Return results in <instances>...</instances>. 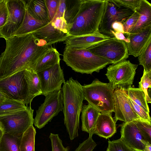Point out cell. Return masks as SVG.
Instances as JSON below:
<instances>
[{"instance_id":"cell-45","label":"cell","mask_w":151,"mask_h":151,"mask_svg":"<svg viewBox=\"0 0 151 151\" xmlns=\"http://www.w3.org/2000/svg\"><path fill=\"white\" fill-rule=\"evenodd\" d=\"M111 33L113 35L114 37L117 39L122 40L126 43L129 42V41L128 39L122 33L119 32H114L112 30L111 31Z\"/></svg>"},{"instance_id":"cell-2","label":"cell","mask_w":151,"mask_h":151,"mask_svg":"<svg viewBox=\"0 0 151 151\" xmlns=\"http://www.w3.org/2000/svg\"><path fill=\"white\" fill-rule=\"evenodd\" d=\"M82 86L71 77L64 82L61 88L64 123L71 140L78 136L79 117L84 100Z\"/></svg>"},{"instance_id":"cell-25","label":"cell","mask_w":151,"mask_h":151,"mask_svg":"<svg viewBox=\"0 0 151 151\" xmlns=\"http://www.w3.org/2000/svg\"><path fill=\"white\" fill-rule=\"evenodd\" d=\"M48 23L38 20L33 18L29 14L26 8L23 21L20 26L12 36L22 35L32 33Z\"/></svg>"},{"instance_id":"cell-17","label":"cell","mask_w":151,"mask_h":151,"mask_svg":"<svg viewBox=\"0 0 151 151\" xmlns=\"http://www.w3.org/2000/svg\"><path fill=\"white\" fill-rule=\"evenodd\" d=\"M116 122L112 118L111 113H100L93 131L100 137L109 139L116 132Z\"/></svg>"},{"instance_id":"cell-26","label":"cell","mask_w":151,"mask_h":151,"mask_svg":"<svg viewBox=\"0 0 151 151\" xmlns=\"http://www.w3.org/2000/svg\"><path fill=\"white\" fill-rule=\"evenodd\" d=\"M36 134L33 125H31L22 136L19 145V151H35V138Z\"/></svg>"},{"instance_id":"cell-4","label":"cell","mask_w":151,"mask_h":151,"mask_svg":"<svg viewBox=\"0 0 151 151\" xmlns=\"http://www.w3.org/2000/svg\"><path fill=\"white\" fill-rule=\"evenodd\" d=\"M63 60L76 72L91 74L97 73L106 65L112 64L110 61L93 54L86 49H75L65 48Z\"/></svg>"},{"instance_id":"cell-33","label":"cell","mask_w":151,"mask_h":151,"mask_svg":"<svg viewBox=\"0 0 151 151\" xmlns=\"http://www.w3.org/2000/svg\"><path fill=\"white\" fill-rule=\"evenodd\" d=\"M106 151H137L129 147L120 138L108 141Z\"/></svg>"},{"instance_id":"cell-50","label":"cell","mask_w":151,"mask_h":151,"mask_svg":"<svg viewBox=\"0 0 151 151\" xmlns=\"http://www.w3.org/2000/svg\"><path fill=\"white\" fill-rule=\"evenodd\" d=\"M2 101H0V103H1Z\"/></svg>"},{"instance_id":"cell-28","label":"cell","mask_w":151,"mask_h":151,"mask_svg":"<svg viewBox=\"0 0 151 151\" xmlns=\"http://www.w3.org/2000/svg\"><path fill=\"white\" fill-rule=\"evenodd\" d=\"M81 0H66V8L64 18L68 29L78 14L80 8Z\"/></svg>"},{"instance_id":"cell-39","label":"cell","mask_w":151,"mask_h":151,"mask_svg":"<svg viewBox=\"0 0 151 151\" xmlns=\"http://www.w3.org/2000/svg\"><path fill=\"white\" fill-rule=\"evenodd\" d=\"M138 13L136 11L123 24L124 31L127 34L131 31L137 23L139 17Z\"/></svg>"},{"instance_id":"cell-36","label":"cell","mask_w":151,"mask_h":151,"mask_svg":"<svg viewBox=\"0 0 151 151\" xmlns=\"http://www.w3.org/2000/svg\"><path fill=\"white\" fill-rule=\"evenodd\" d=\"M49 138L51 143L52 151H69L70 150L69 146L65 147L63 146L62 141L58 134L51 133Z\"/></svg>"},{"instance_id":"cell-5","label":"cell","mask_w":151,"mask_h":151,"mask_svg":"<svg viewBox=\"0 0 151 151\" xmlns=\"http://www.w3.org/2000/svg\"><path fill=\"white\" fill-rule=\"evenodd\" d=\"M84 100L100 113L114 112V90L109 83L96 79L88 84L82 86Z\"/></svg>"},{"instance_id":"cell-18","label":"cell","mask_w":151,"mask_h":151,"mask_svg":"<svg viewBox=\"0 0 151 151\" xmlns=\"http://www.w3.org/2000/svg\"><path fill=\"white\" fill-rule=\"evenodd\" d=\"M127 37L129 42L127 43L129 55L138 57L147 42L151 37V25L135 34H127Z\"/></svg>"},{"instance_id":"cell-15","label":"cell","mask_w":151,"mask_h":151,"mask_svg":"<svg viewBox=\"0 0 151 151\" xmlns=\"http://www.w3.org/2000/svg\"><path fill=\"white\" fill-rule=\"evenodd\" d=\"M121 139L131 148L144 151L147 142L133 122L123 123L121 125Z\"/></svg>"},{"instance_id":"cell-34","label":"cell","mask_w":151,"mask_h":151,"mask_svg":"<svg viewBox=\"0 0 151 151\" xmlns=\"http://www.w3.org/2000/svg\"><path fill=\"white\" fill-rule=\"evenodd\" d=\"M133 122L146 140L151 143V124L139 120H134Z\"/></svg>"},{"instance_id":"cell-23","label":"cell","mask_w":151,"mask_h":151,"mask_svg":"<svg viewBox=\"0 0 151 151\" xmlns=\"http://www.w3.org/2000/svg\"><path fill=\"white\" fill-rule=\"evenodd\" d=\"M60 55L56 48L50 47L30 69L37 73L60 63Z\"/></svg>"},{"instance_id":"cell-30","label":"cell","mask_w":151,"mask_h":151,"mask_svg":"<svg viewBox=\"0 0 151 151\" xmlns=\"http://www.w3.org/2000/svg\"><path fill=\"white\" fill-rule=\"evenodd\" d=\"M21 138L4 133L0 142V151H19Z\"/></svg>"},{"instance_id":"cell-51","label":"cell","mask_w":151,"mask_h":151,"mask_svg":"<svg viewBox=\"0 0 151 151\" xmlns=\"http://www.w3.org/2000/svg\"><path fill=\"white\" fill-rule=\"evenodd\" d=\"M0 38H1V37H0Z\"/></svg>"},{"instance_id":"cell-49","label":"cell","mask_w":151,"mask_h":151,"mask_svg":"<svg viewBox=\"0 0 151 151\" xmlns=\"http://www.w3.org/2000/svg\"><path fill=\"white\" fill-rule=\"evenodd\" d=\"M0 128L1 129V126H0Z\"/></svg>"},{"instance_id":"cell-27","label":"cell","mask_w":151,"mask_h":151,"mask_svg":"<svg viewBox=\"0 0 151 151\" xmlns=\"http://www.w3.org/2000/svg\"><path fill=\"white\" fill-rule=\"evenodd\" d=\"M127 91L129 97L131 100L145 110L150 112L145 94L141 88L131 86L127 89Z\"/></svg>"},{"instance_id":"cell-3","label":"cell","mask_w":151,"mask_h":151,"mask_svg":"<svg viewBox=\"0 0 151 151\" xmlns=\"http://www.w3.org/2000/svg\"><path fill=\"white\" fill-rule=\"evenodd\" d=\"M107 0H81L78 12L69 30L68 37L93 35L99 32Z\"/></svg>"},{"instance_id":"cell-38","label":"cell","mask_w":151,"mask_h":151,"mask_svg":"<svg viewBox=\"0 0 151 151\" xmlns=\"http://www.w3.org/2000/svg\"><path fill=\"white\" fill-rule=\"evenodd\" d=\"M93 135L92 134H89L88 137L82 143H80L74 151H92L97 145L92 139Z\"/></svg>"},{"instance_id":"cell-14","label":"cell","mask_w":151,"mask_h":151,"mask_svg":"<svg viewBox=\"0 0 151 151\" xmlns=\"http://www.w3.org/2000/svg\"><path fill=\"white\" fill-rule=\"evenodd\" d=\"M41 85L42 94H47L61 89L65 81L63 70L60 63L37 73Z\"/></svg>"},{"instance_id":"cell-44","label":"cell","mask_w":151,"mask_h":151,"mask_svg":"<svg viewBox=\"0 0 151 151\" xmlns=\"http://www.w3.org/2000/svg\"><path fill=\"white\" fill-rule=\"evenodd\" d=\"M111 28L114 32H119L126 34L124 31L123 23L118 22H114L111 25Z\"/></svg>"},{"instance_id":"cell-24","label":"cell","mask_w":151,"mask_h":151,"mask_svg":"<svg viewBox=\"0 0 151 151\" xmlns=\"http://www.w3.org/2000/svg\"><path fill=\"white\" fill-rule=\"evenodd\" d=\"M26 8L29 14L41 21L50 22L45 0H29L26 1Z\"/></svg>"},{"instance_id":"cell-11","label":"cell","mask_w":151,"mask_h":151,"mask_svg":"<svg viewBox=\"0 0 151 151\" xmlns=\"http://www.w3.org/2000/svg\"><path fill=\"white\" fill-rule=\"evenodd\" d=\"M24 70L0 78V92L9 99L24 102L27 89Z\"/></svg>"},{"instance_id":"cell-12","label":"cell","mask_w":151,"mask_h":151,"mask_svg":"<svg viewBox=\"0 0 151 151\" xmlns=\"http://www.w3.org/2000/svg\"><path fill=\"white\" fill-rule=\"evenodd\" d=\"M131 9L119 7L107 0L104 12L99 27V32L106 36L113 37L111 25L115 22L124 23L133 13Z\"/></svg>"},{"instance_id":"cell-6","label":"cell","mask_w":151,"mask_h":151,"mask_svg":"<svg viewBox=\"0 0 151 151\" xmlns=\"http://www.w3.org/2000/svg\"><path fill=\"white\" fill-rule=\"evenodd\" d=\"M33 110L31 104L24 109L0 116V125L4 133L21 138L24 132L33 125Z\"/></svg>"},{"instance_id":"cell-37","label":"cell","mask_w":151,"mask_h":151,"mask_svg":"<svg viewBox=\"0 0 151 151\" xmlns=\"http://www.w3.org/2000/svg\"><path fill=\"white\" fill-rule=\"evenodd\" d=\"M129 99L132 108L140 120L151 124V119L149 112L145 110L140 106L136 104L130 98Z\"/></svg>"},{"instance_id":"cell-35","label":"cell","mask_w":151,"mask_h":151,"mask_svg":"<svg viewBox=\"0 0 151 151\" xmlns=\"http://www.w3.org/2000/svg\"><path fill=\"white\" fill-rule=\"evenodd\" d=\"M116 6L129 9L135 12L139 6L141 0H108Z\"/></svg>"},{"instance_id":"cell-9","label":"cell","mask_w":151,"mask_h":151,"mask_svg":"<svg viewBox=\"0 0 151 151\" xmlns=\"http://www.w3.org/2000/svg\"><path fill=\"white\" fill-rule=\"evenodd\" d=\"M114 64L126 60L129 54L127 44L114 37L93 44L86 48Z\"/></svg>"},{"instance_id":"cell-48","label":"cell","mask_w":151,"mask_h":151,"mask_svg":"<svg viewBox=\"0 0 151 151\" xmlns=\"http://www.w3.org/2000/svg\"><path fill=\"white\" fill-rule=\"evenodd\" d=\"M4 134V132L3 130L0 128V142Z\"/></svg>"},{"instance_id":"cell-20","label":"cell","mask_w":151,"mask_h":151,"mask_svg":"<svg viewBox=\"0 0 151 151\" xmlns=\"http://www.w3.org/2000/svg\"><path fill=\"white\" fill-rule=\"evenodd\" d=\"M135 11L139 14L138 19L127 34L137 33L151 25V4L149 2L146 0H141L140 5Z\"/></svg>"},{"instance_id":"cell-10","label":"cell","mask_w":151,"mask_h":151,"mask_svg":"<svg viewBox=\"0 0 151 151\" xmlns=\"http://www.w3.org/2000/svg\"><path fill=\"white\" fill-rule=\"evenodd\" d=\"M8 16L6 23L0 29V36L5 40L12 36L21 25L26 9V1L6 0Z\"/></svg>"},{"instance_id":"cell-41","label":"cell","mask_w":151,"mask_h":151,"mask_svg":"<svg viewBox=\"0 0 151 151\" xmlns=\"http://www.w3.org/2000/svg\"><path fill=\"white\" fill-rule=\"evenodd\" d=\"M50 22L55 28L68 35V26L64 17L57 18Z\"/></svg>"},{"instance_id":"cell-46","label":"cell","mask_w":151,"mask_h":151,"mask_svg":"<svg viewBox=\"0 0 151 151\" xmlns=\"http://www.w3.org/2000/svg\"><path fill=\"white\" fill-rule=\"evenodd\" d=\"M144 151H151V143L147 142L145 145Z\"/></svg>"},{"instance_id":"cell-32","label":"cell","mask_w":151,"mask_h":151,"mask_svg":"<svg viewBox=\"0 0 151 151\" xmlns=\"http://www.w3.org/2000/svg\"><path fill=\"white\" fill-rule=\"evenodd\" d=\"M139 87L144 91L147 103H151L150 97L147 91L148 89L151 87V71L147 72L144 69L143 75L139 82Z\"/></svg>"},{"instance_id":"cell-29","label":"cell","mask_w":151,"mask_h":151,"mask_svg":"<svg viewBox=\"0 0 151 151\" xmlns=\"http://www.w3.org/2000/svg\"><path fill=\"white\" fill-rule=\"evenodd\" d=\"M26 106L23 102L6 99L0 103V116L23 109Z\"/></svg>"},{"instance_id":"cell-19","label":"cell","mask_w":151,"mask_h":151,"mask_svg":"<svg viewBox=\"0 0 151 151\" xmlns=\"http://www.w3.org/2000/svg\"><path fill=\"white\" fill-rule=\"evenodd\" d=\"M32 33L38 38L45 40L50 46L53 44L65 41L68 37L67 34L55 28L51 22Z\"/></svg>"},{"instance_id":"cell-47","label":"cell","mask_w":151,"mask_h":151,"mask_svg":"<svg viewBox=\"0 0 151 151\" xmlns=\"http://www.w3.org/2000/svg\"><path fill=\"white\" fill-rule=\"evenodd\" d=\"M7 99H9L5 95L0 92V101H2Z\"/></svg>"},{"instance_id":"cell-13","label":"cell","mask_w":151,"mask_h":151,"mask_svg":"<svg viewBox=\"0 0 151 151\" xmlns=\"http://www.w3.org/2000/svg\"><path fill=\"white\" fill-rule=\"evenodd\" d=\"M114 120L127 123L136 120H140L131 106L127 89L117 88L113 93Z\"/></svg>"},{"instance_id":"cell-21","label":"cell","mask_w":151,"mask_h":151,"mask_svg":"<svg viewBox=\"0 0 151 151\" xmlns=\"http://www.w3.org/2000/svg\"><path fill=\"white\" fill-rule=\"evenodd\" d=\"M24 76L27 85V92L24 103L31 104L36 96L42 95L40 81L37 73L32 69L24 70Z\"/></svg>"},{"instance_id":"cell-16","label":"cell","mask_w":151,"mask_h":151,"mask_svg":"<svg viewBox=\"0 0 151 151\" xmlns=\"http://www.w3.org/2000/svg\"><path fill=\"white\" fill-rule=\"evenodd\" d=\"M111 38L101 34L99 32L92 35L70 36L65 41V48L75 49H86L93 44Z\"/></svg>"},{"instance_id":"cell-8","label":"cell","mask_w":151,"mask_h":151,"mask_svg":"<svg viewBox=\"0 0 151 151\" xmlns=\"http://www.w3.org/2000/svg\"><path fill=\"white\" fill-rule=\"evenodd\" d=\"M43 103L36 111L33 124L40 129L50 122L53 118L63 111V101L62 89L50 93L45 96Z\"/></svg>"},{"instance_id":"cell-7","label":"cell","mask_w":151,"mask_h":151,"mask_svg":"<svg viewBox=\"0 0 151 151\" xmlns=\"http://www.w3.org/2000/svg\"><path fill=\"white\" fill-rule=\"evenodd\" d=\"M137 66L129 60H122L110 65L105 75L114 90L127 89L133 84Z\"/></svg>"},{"instance_id":"cell-40","label":"cell","mask_w":151,"mask_h":151,"mask_svg":"<svg viewBox=\"0 0 151 151\" xmlns=\"http://www.w3.org/2000/svg\"><path fill=\"white\" fill-rule=\"evenodd\" d=\"M49 19L51 21L55 14L59 0H45Z\"/></svg>"},{"instance_id":"cell-31","label":"cell","mask_w":151,"mask_h":151,"mask_svg":"<svg viewBox=\"0 0 151 151\" xmlns=\"http://www.w3.org/2000/svg\"><path fill=\"white\" fill-rule=\"evenodd\" d=\"M139 64L147 72L151 71V37L148 40L138 56Z\"/></svg>"},{"instance_id":"cell-42","label":"cell","mask_w":151,"mask_h":151,"mask_svg":"<svg viewBox=\"0 0 151 151\" xmlns=\"http://www.w3.org/2000/svg\"><path fill=\"white\" fill-rule=\"evenodd\" d=\"M7 16L6 0H0V29L6 23Z\"/></svg>"},{"instance_id":"cell-22","label":"cell","mask_w":151,"mask_h":151,"mask_svg":"<svg viewBox=\"0 0 151 151\" xmlns=\"http://www.w3.org/2000/svg\"><path fill=\"white\" fill-rule=\"evenodd\" d=\"M81 130L93 134V131L100 112L90 104L83 105L81 111Z\"/></svg>"},{"instance_id":"cell-1","label":"cell","mask_w":151,"mask_h":151,"mask_svg":"<svg viewBox=\"0 0 151 151\" xmlns=\"http://www.w3.org/2000/svg\"><path fill=\"white\" fill-rule=\"evenodd\" d=\"M5 40V49L0 55V78L31 69L50 46L33 33L12 36Z\"/></svg>"},{"instance_id":"cell-43","label":"cell","mask_w":151,"mask_h":151,"mask_svg":"<svg viewBox=\"0 0 151 151\" xmlns=\"http://www.w3.org/2000/svg\"><path fill=\"white\" fill-rule=\"evenodd\" d=\"M66 0H59L56 12L52 20L58 17H64L66 8Z\"/></svg>"}]
</instances>
